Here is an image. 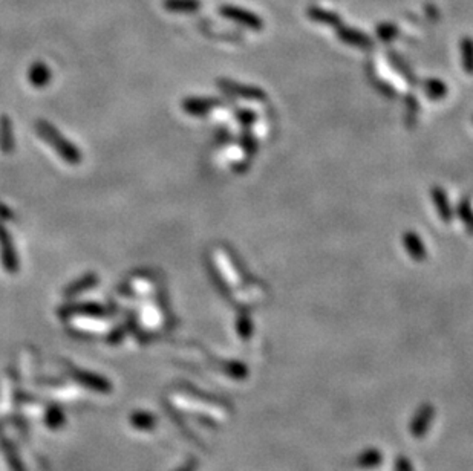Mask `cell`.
<instances>
[{"label": "cell", "instance_id": "1", "mask_svg": "<svg viewBox=\"0 0 473 471\" xmlns=\"http://www.w3.org/2000/svg\"><path fill=\"white\" fill-rule=\"evenodd\" d=\"M37 132L42 136L49 146L56 150V152L62 156L63 161H66L68 164L77 166L82 160V155L78 152V149L68 141L64 136L58 132V130L52 126L48 121H38L37 123Z\"/></svg>", "mask_w": 473, "mask_h": 471}, {"label": "cell", "instance_id": "2", "mask_svg": "<svg viewBox=\"0 0 473 471\" xmlns=\"http://www.w3.org/2000/svg\"><path fill=\"white\" fill-rule=\"evenodd\" d=\"M0 256H2V264L6 271L16 272L19 270L14 244H12L11 236L5 230L3 225H0Z\"/></svg>", "mask_w": 473, "mask_h": 471}, {"label": "cell", "instance_id": "3", "mask_svg": "<svg viewBox=\"0 0 473 471\" xmlns=\"http://www.w3.org/2000/svg\"><path fill=\"white\" fill-rule=\"evenodd\" d=\"M219 84L222 86V89L226 90V92L232 94V95L248 98V100H262V98H265V94L258 88L242 86V84H238L234 81H224V80H221Z\"/></svg>", "mask_w": 473, "mask_h": 471}, {"label": "cell", "instance_id": "4", "mask_svg": "<svg viewBox=\"0 0 473 471\" xmlns=\"http://www.w3.org/2000/svg\"><path fill=\"white\" fill-rule=\"evenodd\" d=\"M216 103L213 98H187L186 101L182 103V109L186 110L189 115L201 116L206 115L210 109L216 106Z\"/></svg>", "mask_w": 473, "mask_h": 471}, {"label": "cell", "instance_id": "5", "mask_svg": "<svg viewBox=\"0 0 473 471\" xmlns=\"http://www.w3.org/2000/svg\"><path fill=\"white\" fill-rule=\"evenodd\" d=\"M222 12L230 18H233V21L239 22V23H244L245 26L252 29H262V21L260 18L252 14V12H248L245 10H239V8H224Z\"/></svg>", "mask_w": 473, "mask_h": 471}, {"label": "cell", "instance_id": "6", "mask_svg": "<svg viewBox=\"0 0 473 471\" xmlns=\"http://www.w3.org/2000/svg\"><path fill=\"white\" fill-rule=\"evenodd\" d=\"M28 80L36 88H43L51 81V71L42 63L32 64L28 72Z\"/></svg>", "mask_w": 473, "mask_h": 471}, {"label": "cell", "instance_id": "7", "mask_svg": "<svg viewBox=\"0 0 473 471\" xmlns=\"http://www.w3.org/2000/svg\"><path fill=\"white\" fill-rule=\"evenodd\" d=\"M339 37L341 40L354 44V47H371V40L369 37H366L365 34H361V32L356 31V29H348V28H339Z\"/></svg>", "mask_w": 473, "mask_h": 471}, {"label": "cell", "instance_id": "8", "mask_svg": "<svg viewBox=\"0 0 473 471\" xmlns=\"http://www.w3.org/2000/svg\"><path fill=\"white\" fill-rule=\"evenodd\" d=\"M404 245H406L407 253H409L413 259H415V260H423L424 259V256H426L424 246H423L422 240H420V238H418L415 233H406V236H404Z\"/></svg>", "mask_w": 473, "mask_h": 471}, {"label": "cell", "instance_id": "9", "mask_svg": "<svg viewBox=\"0 0 473 471\" xmlns=\"http://www.w3.org/2000/svg\"><path fill=\"white\" fill-rule=\"evenodd\" d=\"M0 147H2L5 153H11L12 149H14L11 123L6 116H2V120H0Z\"/></svg>", "mask_w": 473, "mask_h": 471}, {"label": "cell", "instance_id": "10", "mask_svg": "<svg viewBox=\"0 0 473 471\" xmlns=\"http://www.w3.org/2000/svg\"><path fill=\"white\" fill-rule=\"evenodd\" d=\"M433 202H435V205L438 208L439 214H441V218L444 220H449L450 219V210H449V204H448V198H446V194L441 188H433Z\"/></svg>", "mask_w": 473, "mask_h": 471}, {"label": "cell", "instance_id": "11", "mask_svg": "<svg viewBox=\"0 0 473 471\" xmlns=\"http://www.w3.org/2000/svg\"><path fill=\"white\" fill-rule=\"evenodd\" d=\"M461 51H463V64L464 69L468 72H473V42L470 38H465L461 43Z\"/></svg>", "mask_w": 473, "mask_h": 471}, {"label": "cell", "instance_id": "12", "mask_svg": "<svg viewBox=\"0 0 473 471\" xmlns=\"http://www.w3.org/2000/svg\"><path fill=\"white\" fill-rule=\"evenodd\" d=\"M426 92H428L432 98H441L448 94V88L446 84L439 80H429L426 83Z\"/></svg>", "mask_w": 473, "mask_h": 471}, {"label": "cell", "instance_id": "13", "mask_svg": "<svg viewBox=\"0 0 473 471\" xmlns=\"http://www.w3.org/2000/svg\"><path fill=\"white\" fill-rule=\"evenodd\" d=\"M97 282V277L94 276V274H88V276H84L83 279L78 280V282H75L74 285H72L69 288V292H78V291H82V290H88V288L90 286H94Z\"/></svg>", "mask_w": 473, "mask_h": 471}, {"label": "cell", "instance_id": "14", "mask_svg": "<svg viewBox=\"0 0 473 471\" xmlns=\"http://www.w3.org/2000/svg\"><path fill=\"white\" fill-rule=\"evenodd\" d=\"M397 29L393 28L392 25H383L382 28H378V36L383 38V40H389L393 36H396Z\"/></svg>", "mask_w": 473, "mask_h": 471}, {"label": "cell", "instance_id": "15", "mask_svg": "<svg viewBox=\"0 0 473 471\" xmlns=\"http://www.w3.org/2000/svg\"><path fill=\"white\" fill-rule=\"evenodd\" d=\"M314 18H317V21H324V22H334L336 23L337 22V18L334 17V16H330V14H326V12H322V11H313V14H311Z\"/></svg>", "mask_w": 473, "mask_h": 471}]
</instances>
